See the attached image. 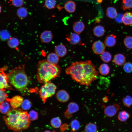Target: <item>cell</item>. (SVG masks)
Returning <instances> with one entry per match:
<instances>
[{
    "label": "cell",
    "mask_w": 132,
    "mask_h": 132,
    "mask_svg": "<svg viewBox=\"0 0 132 132\" xmlns=\"http://www.w3.org/2000/svg\"><path fill=\"white\" fill-rule=\"evenodd\" d=\"M65 72L73 80L87 86L96 79L98 75L95 66L90 60L72 63L66 69Z\"/></svg>",
    "instance_id": "1"
},
{
    "label": "cell",
    "mask_w": 132,
    "mask_h": 132,
    "mask_svg": "<svg viewBox=\"0 0 132 132\" xmlns=\"http://www.w3.org/2000/svg\"><path fill=\"white\" fill-rule=\"evenodd\" d=\"M3 118L8 129L15 132L27 129L31 123L27 112L16 109L10 110Z\"/></svg>",
    "instance_id": "2"
},
{
    "label": "cell",
    "mask_w": 132,
    "mask_h": 132,
    "mask_svg": "<svg viewBox=\"0 0 132 132\" xmlns=\"http://www.w3.org/2000/svg\"><path fill=\"white\" fill-rule=\"evenodd\" d=\"M37 77L41 83L45 84L60 75L61 68L59 65L51 64L47 60L39 61L37 64Z\"/></svg>",
    "instance_id": "3"
},
{
    "label": "cell",
    "mask_w": 132,
    "mask_h": 132,
    "mask_svg": "<svg viewBox=\"0 0 132 132\" xmlns=\"http://www.w3.org/2000/svg\"><path fill=\"white\" fill-rule=\"evenodd\" d=\"M7 75L9 83L17 90L22 92L26 90L29 80L24 71V65L16 67Z\"/></svg>",
    "instance_id": "4"
},
{
    "label": "cell",
    "mask_w": 132,
    "mask_h": 132,
    "mask_svg": "<svg viewBox=\"0 0 132 132\" xmlns=\"http://www.w3.org/2000/svg\"><path fill=\"white\" fill-rule=\"evenodd\" d=\"M56 88V86L54 83L49 82L44 84L41 87L39 93L40 97L44 103L48 98L54 94Z\"/></svg>",
    "instance_id": "5"
},
{
    "label": "cell",
    "mask_w": 132,
    "mask_h": 132,
    "mask_svg": "<svg viewBox=\"0 0 132 132\" xmlns=\"http://www.w3.org/2000/svg\"><path fill=\"white\" fill-rule=\"evenodd\" d=\"M78 105L74 102H71L68 104L67 108L64 112V115L65 118L69 119L72 116L73 114L79 110Z\"/></svg>",
    "instance_id": "6"
},
{
    "label": "cell",
    "mask_w": 132,
    "mask_h": 132,
    "mask_svg": "<svg viewBox=\"0 0 132 132\" xmlns=\"http://www.w3.org/2000/svg\"><path fill=\"white\" fill-rule=\"evenodd\" d=\"M120 108V105L117 104L108 106L104 109V114L108 117H113L117 113Z\"/></svg>",
    "instance_id": "7"
},
{
    "label": "cell",
    "mask_w": 132,
    "mask_h": 132,
    "mask_svg": "<svg viewBox=\"0 0 132 132\" xmlns=\"http://www.w3.org/2000/svg\"><path fill=\"white\" fill-rule=\"evenodd\" d=\"M105 45V44L101 41H95L92 45V50L96 54H101L105 50L106 47Z\"/></svg>",
    "instance_id": "8"
},
{
    "label": "cell",
    "mask_w": 132,
    "mask_h": 132,
    "mask_svg": "<svg viewBox=\"0 0 132 132\" xmlns=\"http://www.w3.org/2000/svg\"><path fill=\"white\" fill-rule=\"evenodd\" d=\"M5 68H0V88L1 89L4 90L5 89H8L10 87L8 84V79L7 74L4 72Z\"/></svg>",
    "instance_id": "9"
},
{
    "label": "cell",
    "mask_w": 132,
    "mask_h": 132,
    "mask_svg": "<svg viewBox=\"0 0 132 132\" xmlns=\"http://www.w3.org/2000/svg\"><path fill=\"white\" fill-rule=\"evenodd\" d=\"M57 99L59 102L64 103L67 101L69 99L70 96L65 90L61 89L58 91L55 95Z\"/></svg>",
    "instance_id": "10"
},
{
    "label": "cell",
    "mask_w": 132,
    "mask_h": 132,
    "mask_svg": "<svg viewBox=\"0 0 132 132\" xmlns=\"http://www.w3.org/2000/svg\"><path fill=\"white\" fill-rule=\"evenodd\" d=\"M66 39L70 44L76 45L80 42V38L78 34L76 33H71L67 35Z\"/></svg>",
    "instance_id": "11"
},
{
    "label": "cell",
    "mask_w": 132,
    "mask_h": 132,
    "mask_svg": "<svg viewBox=\"0 0 132 132\" xmlns=\"http://www.w3.org/2000/svg\"><path fill=\"white\" fill-rule=\"evenodd\" d=\"M23 101V98L21 96H15L10 100V104L13 109H16L21 105Z\"/></svg>",
    "instance_id": "12"
},
{
    "label": "cell",
    "mask_w": 132,
    "mask_h": 132,
    "mask_svg": "<svg viewBox=\"0 0 132 132\" xmlns=\"http://www.w3.org/2000/svg\"><path fill=\"white\" fill-rule=\"evenodd\" d=\"M116 36L113 34L107 35L104 40V44L107 46L111 47L114 46L116 43Z\"/></svg>",
    "instance_id": "13"
},
{
    "label": "cell",
    "mask_w": 132,
    "mask_h": 132,
    "mask_svg": "<svg viewBox=\"0 0 132 132\" xmlns=\"http://www.w3.org/2000/svg\"><path fill=\"white\" fill-rule=\"evenodd\" d=\"M53 35L52 32L48 30L45 31L41 33L40 38L44 43H47L50 42L52 40Z\"/></svg>",
    "instance_id": "14"
},
{
    "label": "cell",
    "mask_w": 132,
    "mask_h": 132,
    "mask_svg": "<svg viewBox=\"0 0 132 132\" xmlns=\"http://www.w3.org/2000/svg\"><path fill=\"white\" fill-rule=\"evenodd\" d=\"M55 52L59 57H62L64 56L67 53V49L66 46L63 44H60L55 46Z\"/></svg>",
    "instance_id": "15"
},
{
    "label": "cell",
    "mask_w": 132,
    "mask_h": 132,
    "mask_svg": "<svg viewBox=\"0 0 132 132\" xmlns=\"http://www.w3.org/2000/svg\"><path fill=\"white\" fill-rule=\"evenodd\" d=\"M113 61L115 64L118 66H121L125 64L126 58L123 54H118L114 56Z\"/></svg>",
    "instance_id": "16"
},
{
    "label": "cell",
    "mask_w": 132,
    "mask_h": 132,
    "mask_svg": "<svg viewBox=\"0 0 132 132\" xmlns=\"http://www.w3.org/2000/svg\"><path fill=\"white\" fill-rule=\"evenodd\" d=\"M85 28L84 24L82 21H77L74 22L73 25V28L74 31L78 34H80L84 30Z\"/></svg>",
    "instance_id": "17"
},
{
    "label": "cell",
    "mask_w": 132,
    "mask_h": 132,
    "mask_svg": "<svg viewBox=\"0 0 132 132\" xmlns=\"http://www.w3.org/2000/svg\"><path fill=\"white\" fill-rule=\"evenodd\" d=\"M122 22L126 25H132V13L129 12L125 13L122 16Z\"/></svg>",
    "instance_id": "18"
},
{
    "label": "cell",
    "mask_w": 132,
    "mask_h": 132,
    "mask_svg": "<svg viewBox=\"0 0 132 132\" xmlns=\"http://www.w3.org/2000/svg\"><path fill=\"white\" fill-rule=\"evenodd\" d=\"M47 58L48 62L54 65H57L59 60V57L56 53H54L48 54Z\"/></svg>",
    "instance_id": "19"
},
{
    "label": "cell",
    "mask_w": 132,
    "mask_h": 132,
    "mask_svg": "<svg viewBox=\"0 0 132 132\" xmlns=\"http://www.w3.org/2000/svg\"><path fill=\"white\" fill-rule=\"evenodd\" d=\"M118 13L116 9L113 7L108 8L106 11V14L109 18L111 19L115 18L117 16Z\"/></svg>",
    "instance_id": "20"
},
{
    "label": "cell",
    "mask_w": 132,
    "mask_h": 132,
    "mask_svg": "<svg viewBox=\"0 0 132 132\" xmlns=\"http://www.w3.org/2000/svg\"><path fill=\"white\" fill-rule=\"evenodd\" d=\"M76 5L74 1L69 0L66 2L64 7L66 10L69 13L74 12L76 9Z\"/></svg>",
    "instance_id": "21"
},
{
    "label": "cell",
    "mask_w": 132,
    "mask_h": 132,
    "mask_svg": "<svg viewBox=\"0 0 132 132\" xmlns=\"http://www.w3.org/2000/svg\"><path fill=\"white\" fill-rule=\"evenodd\" d=\"M105 31L104 27L100 25L96 26L93 30L94 35L98 37H101L103 36L105 34Z\"/></svg>",
    "instance_id": "22"
},
{
    "label": "cell",
    "mask_w": 132,
    "mask_h": 132,
    "mask_svg": "<svg viewBox=\"0 0 132 132\" xmlns=\"http://www.w3.org/2000/svg\"><path fill=\"white\" fill-rule=\"evenodd\" d=\"M100 74L102 75H108L110 72V68L107 64L103 63L101 64L99 68Z\"/></svg>",
    "instance_id": "23"
},
{
    "label": "cell",
    "mask_w": 132,
    "mask_h": 132,
    "mask_svg": "<svg viewBox=\"0 0 132 132\" xmlns=\"http://www.w3.org/2000/svg\"><path fill=\"white\" fill-rule=\"evenodd\" d=\"M130 115L125 110H122L119 112L117 118L118 120L121 122L126 121L130 117Z\"/></svg>",
    "instance_id": "24"
},
{
    "label": "cell",
    "mask_w": 132,
    "mask_h": 132,
    "mask_svg": "<svg viewBox=\"0 0 132 132\" xmlns=\"http://www.w3.org/2000/svg\"><path fill=\"white\" fill-rule=\"evenodd\" d=\"M19 41L18 40L14 37H11L7 41L8 46L12 48H15L19 45Z\"/></svg>",
    "instance_id": "25"
},
{
    "label": "cell",
    "mask_w": 132,
    "mask_h": 132,
    "mask_svg": "<svg viewBox=\"0 0 132 132\" xmlns=\"http://www.w3.org/2000/svg\"><path fill=\"white\" fill-rule=\"evenodd\" d=\"M17 14L20 19H22L26 17L28 15V11L25 7H21L19 8L17 11Z\"/></svg>",
    "instance_id": "26"
},
{
    "label": "cell",
    "mask_w": 132,
    "mask_h": 132,
    "mask_svg": "<svg viewBox=\"0 0 132 132\" xmlns=\"http://www.w3.org/2000/svg\"><path fill=\"white\" fill-rule=\"evenodd\" d=\"M97 130V127L96 125L92 122H89L87 124L84 128L85 132H96Z\"/></svg>",
    "instance_id": "27"
},
{
    "label": "cell",
    "mask_w": 132,
    "mask_h": 132,
    "mask_svg": "<svg viewBox=\"0 0 132 132\" xmlns=\"http://www.w3.org/2000/svg\"><path fill=\"white\" fill-rule=\"evenodd\" d=\"M71 132H75L77 131L80 127V124L79 121L77 119L72 120L70 123Z\"/></svg>",
    "instance_id": "28"
},
{
    "label": "cell",
    "mask_w": 132,
    "mask_h": 132,
    "mask_svg": "<svg viewBox=\"0 0 132 132\" xmlns=\"http://www.w3.org/2000/svg\"><path fill=\"white\" fill-rule=\"evenodd\" d=\"M10 105L8 102L4 101L0 103V112L2 113L6 114L10 110Z\"/></svg>",
    "instance_id": "29"
},
{
    "label": "cell",
    "mask_w": 132,
    "mask_h": 132,
    "mask_svg": "<svg viewBox=\"0 0 132 132\" xmlns=\"http://www.w3.org/2000/svg\"><path fill=\"white\" fill-rule=\"evenodd\" d=\"M50 124L53 128H58L61 126L62 121L59 118L55 117L52 119L50 121Z\"/></svg>",
    "instance_id": "30"
},
{
    "label": "cell",
    "mask_w": 132,
    "mask_h": 132,
    "mask_svg": "<svg viewBox=\"0 0 132 132\" xmlns=\"http://www.w3.org/2000/svg\"><path fill=\"white\" fill-rule=\"evenodd\" d=\"M111 54L108 51H104L101 54L100 58L105 63H107L110 61L112 58Z\"/></svg>",
    "instance_id": "31"
},
{
    "label": "cell",
    "mask_w": 132,
    "mask_h": 132,
    "mask_svg": "<svg viewBox=\"0 0 132 132\" xmlns=\"http://www.w3.org/2000/svg\"><path fill=\"white\" fill-rule=\"evenodd\" d=\"M122 102L123 105L127 107H130L132 105V97L127 95L122 99Z\"/></svg>",
    "instance_id": "32"
},
{
    "label": "cell",
    "mask_w": 132,
    "mask_h": 132,
    "mask_svg": "<svg viewBox=\"0 0 132 132\" xmlns=\"http://www.w3.org/2000/svg\"><path fill=\"white\" fill-rule=\"evenodd\" d=\"M56 3L55 0H45L44 6L48 9H52L55 8Z\"/></svg>",
    "instance_id": "33"
},
{
    "label": "cell",
    "mask_w": 132,
    "mask_h": 132,
    "mask_svg": "<svg viewBox=\"0 0 132 132\" xmlns=\"http://www.w3.org/2000/svg\"><path fill=\"white\" fill-rule=\"evenodd\" d=\"M124 44L125 46L129 49H132V37L126 36L123 40Z\"/></svg>",
    "instance_id": "34"
},
{
    "label": "cell",
    "mask_w": 132,
    "mask_h": 132,
    "mask_svg": "<svg viewBox=\"0 0 132 132\" xmlns=\"http://www.w3.org/2000/svg\"><path fill=\"white\" fill-rule=\"evenodd\" d=\"M122 9L126 10L132 8V0H122Z\"/></svg>",
    "instance_id": "35"
},
{
    "label": "cell",
    "mask_w": 132,
    "mask_h": 132,
    "mask_svg": "<svg viewBox=\"0 0 132 132\" xmlns=\"http://www.w3.org/2000/svg\"><path fill=\"white\" fill-rule=\"evenodd\" d=\"M0 37L1 39L3 41L8 40L11 38L9 33L5 30H3L1 31Z\"/></svg>",
    "instance_id": "36"
},
{
    "label": "cell",
    "mask_w": 132,
    "mask_h": 132,
    "mask_svg": "<svg viewBox=\"0 0 132 132\" xmlns=\"http://www.w3.org/2000/svg\"><path fill=\"white\" fill-rule=\"evenodd\" d=\"M22 109L25 110H29L31 107L32 104L31 101L28 99L23 100L21 105Z\"/></svg>",
    "instance_id": "37"
},
{
    "label": "cell",
    "mask_w": 132,
    "mask_h": 132,
    "mask_svg": "<svg viewBox=\"0 0 132 132\" xmlns=\"http://www.w3.org/2000/svg\"><path fill=\"white\" fill-rule=\"evenodd\" d=\"M123 68L124 71L127 73L132 72V63L130 62H127L123 65Z\"/></svg>",
    "instance_id": "38"
},
{
    "label": "cell",
    "mask_w": 132,
    "mask_h": 132,
    "mask_svg": "<svg viewBox=\"0 0 132 132\" xmlns=\"http://www.w3.org/2000/svg\"><path fill=\"white\" fill-rule=\"evenodd\" d=\"M28 116L30 121H33L38 119V113L34 110H31L28 114Z\"/></svg>",
    "instance_id": "39"
},
{
    "label": "cell",
    "mask_w": 132,
    "mask_h": 132,
    "mask_svg": "<svg viewBox=\"0 0 132 132\" xmlns=\"http://www.w3.org/2000/svg\"><path fill=\"white\" fill-rule=\"evenodd\" d=\"M12 5L14 6L19 7L22 6L24 3V0H10Z\"/></svg>",
    "instance_id": "40"
},
{
    "label": "cell",
    "mask_w": 132,
    "mask_h": 132,
    "mask_svg": "<svg viewBox=\"0 0 132 132\" xmlns=\"http://www.w3.org/2000/svg\"><path fill=\"white\" fill-rule=\"evenodd\" d=\"M7 94L4 90L0 89V103L3 102L6 99Z\"/></svg>",
    "instance_id": "41"
},
{
    "label": "cell",
    "mask_w": 132,
    "mask_h": 132,
    "mask_svg": "<svg viewBox=\"0 0 132 132\" xmlns=\"http://www.w3.org/2000/svg\"><path fill=\"white\" fill-rule=\"evenodd\" d=\"M98 2L99 3H101L102 2L103 0H97Z\"/></svg>",
    "instance_id": "42"
},
{
    "label": "cell",
    "mask_w": 132,
    "mask_h": 132,
    "mask_svg": "<svg viewBox=\"0 0 132 132\" xmlns=\"http://www.w3.org/2000/svg\"><path fill=\"white\" fill-rule=\"evenodd\" d=\"M44 132H52L51 131L49 130H46L44 131Z\"/></svg>",
    "instance_id": "43"
},
{
    "label": "cell",
    "mask_w": 132,
    "mask_h": 132,
    "mask_svg": "<svg viewBox=\"0 0 132 132\" xmlns=\"http://www.w3.org/2000/svg\"><path fill=\"white\" fill-rule=\"evenodd\" d=\"M1 6L0 5V13H1Z\"/></svg>",
    "instance_id": "44"
}]
</instances>
